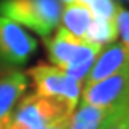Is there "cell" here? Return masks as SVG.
Returning <instances> with one entry per match:
<instances>
[{"label":"cell","mask_w":129,"mask_h":129,"mask_svg":"<svg viewBox=\"0 0 129 129\" xmlns=\"http://www.w3.org/2000/svg\"><path fill=\"white\" fill-rule=\"evenodd\" d=\"M50 61L69 73L76 81H82L101 53V47L72 36L67 30H58L51 39L44 38Z\"/></svg>","instance_id":"1"},{"label":"cell","mask_w":129,"mask_h":129,"mask_svg":"<svg viewBox=\"0 0 129 129\" xmlns=\"http://www.w3.org/2000/svg\"><path fill=\"white\" fill-rule=\"evenodd\" d=\"M0 14L48 38L61 20L59 0H0Z\"/></svg>","instance_id":"2"},{"label":"cell","mask_w":129,"mask_h":129,"mask_svg":"<svg viewBox=\"0 0 129 129\" xmlns=\"http://www.w3.org/2000/svg\"><path fill=\"white\" fill-rule=\"evenodd\" d=\"M26 75L33 79L36 95L59 101L67 106L70 112H73V109L78 106L81 95V82L59 67L41 62L31 67L26 72Z\"/></svg>","instance_id":"3"},{"label":"cell","mask_w":129,"mask_h":129,"mask_svg":"<svg viewBox=\"0 0 129 129\" xmlns=\"http://www.w3.org/2000/svg\"><path fill=\"white\" fill-rule=\"evenodd\" d=\"M81 103L103 109L107 115L129 110V66L103 81L86 86Z\"/></svg>","instance_id":"4"},{"label":"cell","mask_w":129,"mask_h":129,"mask_svg":"<svg viewBox=\"0 0 129 129\" xmlns=\"http://www.w3.org/2000/svg\"><path fill=\"white\" fill-rule=\"evenodd\" d=\"M67 114L72 112L66 104L31 93L20 101L14 117L10 120V129H47Z\"/></svg>","instance_id":"5"},{"label":"cell","mask_w":129,"mask_h":129,"mask_svg":"<svg viewBox=\"0 0 129 129\" xmlns=\"http://www.w3.org/2000/svg\"><path fill=\"white\" fill-rule=\"evenodd\" d=\"M36 48L38 42L19 23L0 16V59L10 66H22Z\"/></svg>","instance_id":"6"},{"label":"cell","mask_w":129,"mask_h":129,"mask_svg":"<svg viewBox=\"0 0 129 129\" xmlns=\"http://www.w3.org/2000/svg\"><path fill=\"white\" fill-rule=\"evenodd\" d=\"M129 66V51L126 47L120 42L110 45L107 50L98 54V58L95 59L93 66L87 73V82L86 86L95 84L98 81H103L109 76L115 75L120 70H123L124 67Z\"/></svg>","instance_id":"7"},{"label":"cell","mask_w":129,"mask_h":129,"mask_svg":"<svg viewBox=\"0 0 129 129\" xmlns=\"http://www.w3.org/2000/svg\"><path fill=\"white\" fill-rule=\"evenodd\" d=\"M28 87V76L19 70H5L0 73V121L11 117L14 104Z\"/></svg>","instance_id":"8"},{"label":"cell","mask_w":129,"mask_h":129,"mask_svg":"<svg viewBox=\"0 0 129 129\" xmlns=\"http://www.w3.org/2000/svg\"><path fill=\"white\" fill-rule=\"evenodd\" d=\"M92 10L82 2H69L61 11V19L64 23V30H67L72 36L84 41L86 33L89 30L90 22L93 20Z\"/></svg>","instance_id":"9"},{"label":"cell","mask_w":129,"mask_h":129,"mask_svg":"<svg viewBox=\"0 0 129 129\" xmlns=\"http://www.w3.org/2000/svg\"><path fill=\"white\" fill-rule=\"evenodd\" d=\"M117 26L114 19H103V17H93V20L90 22L89 30L86 33V42L95 44L98 47L103 48V45L110 44L117 39Z\"/></svg>","instance_id":"10"},{"label":"cell","mask_w":129,"mask_h":129,"mask_svg":"<svg viewBox=\"0 0 129 129\" xmlns=\"http://www.w3.org/2000/svg\"><path fill=\"white\" fill-rule=\"evenodd\" d=\"M107 117V112L95 106L81 103L79 109L70 115L69 129H100L101 123Z\"/></svg>","instance_id":"11"},{"label":"cell","mask_w":129,"mask_h":129,"mask_svg":"<svg viewBox=\"0 0 129 129\" xmlns=\"http://www.w3.org/2000/svg\"><path fill=\"white\" fill-rule=\"evenodd\" d=\"M114 20H115V26H117V33L121 38V44L129 51V11L118 6Z\"/></svg>","instance_id":"12"},{"label":"cell","mask_w":129,"mask_h":129,"mask_svg":"<svg viewBox=\"0 0 129 129\" xmlns=\"http://www.w3.org/2000/svg\"><path fill=\"white\" fill-rule=\"evenodd\" d=\"M100 129H129V110L109 114L101 123Z\"/></svg>","instance_id":"13"},{"label":"cell","mask_w":129,"mask_h":129,"mask_svg":"<svg viewBox=\"0 0 129 129\" xmlns=\"http://www.w3.org/2000/svg\"><path fill=\"white\" fill-rule=\"evenodd\" d=\"M70 115L72 114H67L61 117L59 120H56L54 123H51L47 129H69V124H70Z\"/></svg>","instance_id":"14"},{"label":"cell","mask_w":129,"mask_h":129,"mask_svg":"<svg viewBox=\"0 0 129 129\" xmlns=\"http://www.w3.org/2000/svg\"><path fill=\"white\" fill-rule=\"evenodd\" d=\"M61 2H64V3H69V2H82V3H89V0H61Z\"/></svg>","instance_id":"15"}]
</instances>
